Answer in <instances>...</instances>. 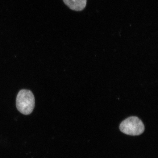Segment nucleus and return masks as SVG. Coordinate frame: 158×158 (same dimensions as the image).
<instances>
[{"label":"nucleus","mask_w":158,"mask_h":158,"mask_svg":"<svg viewBox=\"0 0 158 158\" xmlns=\"http://www.w3.org/2000/svg\"><path fill=\"white\" fill-rule=\"evenodd\" d=\"M16 107L24 115L31 114L35 107V98L30 90H22L18 94L16 98Z\"/></svg>","instance_id":"nucleus-1"},{"label":"nucleus","mask_w":158,"mask_h":158,"mask_svg":"<svg viewBox=\"0 0 158 158\" xmlns=\"http://www.w3.org/2000/svg\"><path fill=\"white\" fill-rule=\"evenodd\" d=\"M119 129L126 135L138 136L144 132V126L142 121L136 116H131L123 120Z\"/></svg>","instance_id":"nucleus-2"},{"label":"nucleus","mask_w":158,"mask_h":158,"mask_svg":"<svg viewBox=\"0 0 158 158\" xmlns=\"http://www.w3.org/2000/svg\"><path fill=\"white\" fill-rule=\"evenodd\" d=\"M69 9L75 11H81L85 9L87 0H63Z\"/></svg>","instance_id":"nucleus-3"}]
</instances>
